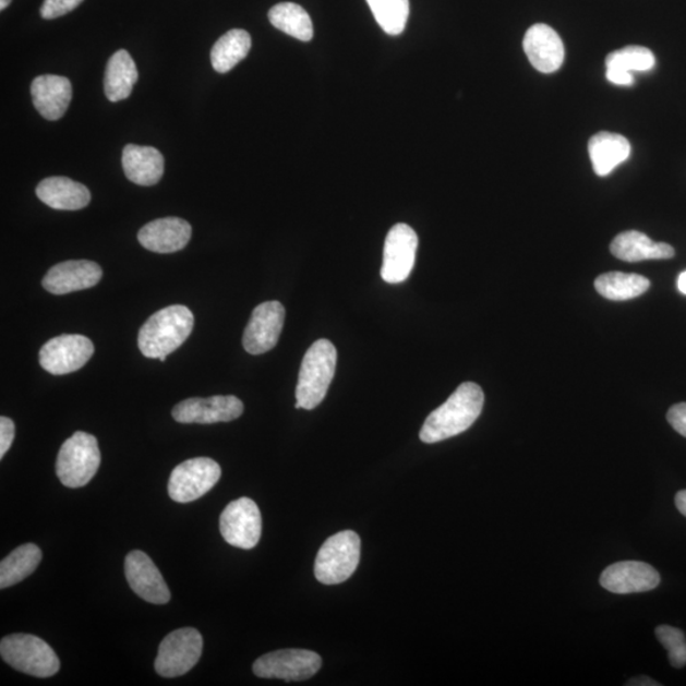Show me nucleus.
<instances>
[{
    "label": "nucleus",
    "instance_id": "obj_13",
    "mask_svg": "<svg viewBox=\"0 0 686 686\" xmlns=\"http://www.w3.org/2000/svg\"><path fill=\"white\" fill-rule=\"evenodd\" d=\"M244 406L236 396L190 398L173 408L172 416L180 423H217L234 421L243 414Z\"/></svg>",
    "mask_w": 686,
    "mask_h": 686
},
{
    "label": "nucleus",
    "instance_id": "obj_18",
    "mask_svg": "<svg viewBox=\"0 0 686 686\" xmlns=\"http://www.w3.org/2000/svg\"><path fill=\"white\" fill-rule=\"evenodd\" d=\"M523 51L537 71L551 74L564 64L565 46L552 27L538 23L523 37Z\"/></svg>",
    "mask_w": 686,
    "mask_h": 686
},
{
    "label": "nucleus",
    "instance_id": "obj_28",
    "mask_svg": "<svg viewBox=\"0 0 686 686\" xmlns=\"http://www.w3.org/2000/svg\"><path fill=\"white\" fill-rule=\"evenodd\" d=\"M41 559L43 552L36 544L28 543L19 546L0 564V589L11 588L25 580L36 571Z\"/></svg>",
    "mask_w": 686,
    "mask_h": 686
},
{
    "label": "nucleus",
    "instance_id": "obj_19",
    "mask_svg": "<svg viewBox=\"0 0 686 686\" xmlns=\"http://www.w3.org/2000/svg\"><path fill=\"white\" fill-rule=\"evenodd\" d=\"M31 96L36 110L44 119L57 121L63 118L71 105L72 83L65 76L40 75L31 84Z\"/></svg>",
    "mask_w": 686,
    "mask_h": 686
},
{
    "label": "nucleus",
    "instance_id": "obj_11",
    "mask_svg": "<svg viewBox=\"0 0 686 686\" xmlns=\"http://www.w3.org/2000/svg\"><path fill=\"white\" fill-rule=\"evenodd\" d=\"M94 353L95 346L88 337L61 335L43 346L38 360L46 372L52 375H65L86 365Z\"/></svg>",
    "mask_w": 686,
    "mask_h": 686
},
{
    "label": "nucleus",
    "instance_id": "obj_17",
    "mask_svg": "<svg viewBox=\"0 0 686 686\" xmlns=\"http://www.w3.org/2000/svg\"><path fill=\"white\" fill-rule=\"evenodd\" d=\"M660 574L649 564L639 561L618 562L604 569L600 585L614 593H636L657 589Z\"/></svg>",
    "mask_w": 686,
    "mask_h": 686
},
{
    "label": "nucleus",
    "instance_id": "obj_1",
    "mask_svg": "<svg viewBox=\"0 0 686 686\" xmlns=\"http://www.w3.org/2000/svg\"><path fill=\"white\" fill-rule=\"evenodd\" d=\"M484 395L480 385L467 382L459 385L448 400L429 414L420 431L422 443L435 444L465 433L480 418Z\"/></svg>",
    "mask_w": 686,
    "mask_h": 686
},
{
    "label": "nucleus",
    "instance_id": "obj_33",
    "mask_svg": "<svg viewBox=\"0 0 686 686\" xmlns=\"http://www.w3.org/2000/svg\"><path fill=\"white\" fill-rule=\"evenodd\" d=\"M83 0H45L41 7V15L45 20L59 19L75 10Z\"/></svg>",
    "mask_w": 686,
    "mask_h": 686
},
{
    "label": "nucleus",
    "instance_id": "obj_7",
    "mask_svg": "<svg viewBox=\"0 0 686 686\" xmlns=\"http://www.w3.org/2000/svg\"><path fill=\"white\" fill-rule=\"evenodd\" d=\"M203 636L195 628H181L161 641L156 660V672L164 677L188 674L203 653Z\"/></svg>",
    "mask_w": 686,
    "mask_h": 686
},
{
    "label": "nucleus",
    "instance_id": "obj_22",
    "mask_svg": "<svg viewBox=\"0 0 686 686\" xmlns=\"http://www.w3.org/2000/svg\"><path fill=\"white\" fill-rule=\"evenodd\" d=\"M36 195L44 204L56 210H81L91 203L89 190L68 177L45 179L38 183Z\"/></svg>",
    "mask_w": 686,
    "mask_h": 686
},
{
    "label": "nucleus",
    "instance_id": "obj_26",
    "mask_svg": "<svg viewBox=\"0 0 686 686\" xmlns=\"http://www.w3.org/2000/svg\"><path fill=\"white\" fill-rule=\"evenodd\" d=\"M252 48V38L244 29H230L213 46L212 64L215 71L225 74L241 63Z\"/></svg>",
    "mask_w": 686,
    "mask_h": 686
},
{
    "label": "nucleus",
    "instance_id": "obj_20",
    "mask_svg": "<svg viewBox=\"0 0 686 686\" xmlns=\"http://www.w3.org/2000/svg\"><path fill=\"white\" fill-rule=\"evenodd\" d=\"M192 228L186 220L164 218L148 222L137 233L144 249L156 253H174L190 242Z\"/></svg>",
    "mask_w": 686,
    "mask_h": 686
},
{
    "label": "nucleus",
    "instance_id": "obj_15",
    "mask_svg": "<svg viewBox=\"0 0 686 686\" xmlns=\"http://www.w3.org/2000/svg\"><path fill=\"white\" fill-rule=\"evenodd\" d=\"M125 576L130 588L148 603L161 605L171 600V592L165 578L148 554L142 551L129 553L125 559Z\"/></svg>",
    "mask_w": 686,
    "mask_h": 686
},
{
    "label": "nucleus",
    "instance_id": "obj_32",
    "mask_svg": "<svg viewBox=\"0 0 686 686\" xmlns=\"http://www.w3.org/2000/svg\"><path fill=\"white\" fill-rule=\"evenodd\" d=\"M657 637L669 653V661L676 669L686 665V638L681 629L660 626L657 628Z\"/></svg>",
    "mask_w": 686,
    "mask_h": 686
},
{
    "label": "nucleus",
    "instance_id": "obj_2",
    "mask_svg": "<svg viewBox=\"0 0 686 686\" xmlns=\"http://www.w3.org/2000/svg\"><path fill=\"white\" fill-rule=\"evenodd\" d=\"M194 314L184 305H171L154 313L139 333L137 345L145 358L166 361L190 337Z\"/></svg>",
    "mask_w": 686,
    "mask_h": 686
},
{
    "label": "nucleus",
    "instance_id": "obj_3",
    "mask_svg": "<svg viewBox=\"0 0 686 686\" xmlns=\"http://www.w3.org/2000/svg\"><path fill=\"white\" fill-rule=\"evenodd\" d=\"M337 364V350L328 340L315 341L304 354L297 385L296 408L314 410L325 399Z\"/></svg>",
    "mask_w": 686,
    "mask_h": 686
},
{
    "label": "nucleus",
    "instance_id": "obj_36",
    "mask_svg": "<svg viewBox=\"0 0 686 686\" xmlns=\"http://www.w3.org/2000/svg\"><path fill=\"white\" fill-rule=\"evenodd\" d=\"M606 79L616 86H631L635 83V76L630 72L621 71V69H606Z\"/></svg>",
    "mask_w": 686,
    "mask_h": 686
},
{
    "label": "nucleus",
    "instance_id": "obj_29",
    "mask_svg": "<svg viewBox=\"0 0 686 686\" xmlns=\"http://www.w3.org/2000/svg\"><path fill=\"white\" fill-rule=\"evenodd\" d=\"M268 20L274 27L300 41L306 43L313 38L314 29L310 14L296 3L276 4L268 12Z\"/></svg>",
    "mask_w": 686,
    "mask_h": 686
},
{
    "label": "nucleus",
    "instance_id": "obj_5",
    "mask_svg": "<svg viewBox=\"0 0 686 686\" xmlns=\"http://www.w3.org/2000/svg\"><path fill=\"white\" fill-rule=\"evenodd\" d=\"M0 654L8 665L23 674L50 677L59 673L60 661L51 647L33 635H11L0 642Z\"/></svg>",
    "mask_w": 686,
    "mask_h": 686
},
{
    "label": "nucleus",
    "instance_id": "obj_37",
    "mask_svg": "<svg viewBox=\"0 0 686 686\" xmlns=\"http://www.w3.org/2000/svg\"><path fill=\"white\" fill-rule=\"evenodd\" d=\"M675 505L686 518V490L676 493Z\"/></svg>",
    "mask_w": 686,
    "mask_h": 686
},
{
    "label": "nucleus",
    "instance_id": "obj_27",
    "mask_svg": "<svg viewBox=\"0 0 686 686\" xmlns=\"http://www.w3.org/2000/svg\"><path fill=\"white\" fill-rule=\"evenodd\" d=\"M651 287L647 277L637 274L606 273L595 280V289L601 297L624 302L645 294Z\"/></svg>",
    "mask_w": 686,
    "mask_h": 686
},
{
    "label": "nucleus",
    "instance_id": "obj_14",
    "mask_svg": "<svg viewBox=\"0 0 686 686\" xmlns=\"http://www.w3.org/2000/svg\"><path fill=\"white\" fill-rule=\"evenodd\" d=\"M285 322V308L280 302H266L254 308L243 335L244 350L262 354L279 342Z\"/></svg>",
    "mask_w": 686,
    "mask_h": 686
},
{
    "label": "nucleus",
    "instance_id": "obj_40",
    "mask_svg": "<svg viewBox=\"0 0 686 686\" xmlns=\"http://www.w3.org/2000/svg\"><path fill=\"white\" fill-rule=\"evenodd\" d=\"M12 0H0V10L4 11L8 5H10Z\"/></svg>",
    "mask_w": 686,
    "mask_h": 686
},
{
    "label": "nucleus",
    "instance_id": "obj_10",
    "mask_svg": "<svg viewBox=\"0 0 686 686\" xmlns=\"http://www.w3.org/2000/svg\"><path fill=\"white\" fill-rule=\"evenodd\" d=\"M220 533L226 542L236 549H254L262 534V518L257 504L249 497L230 503L220 516Z\"/></svg>",
    "mask_w": 686,
    "mask_h": 686
},
{
    "label": "nucleus",
    "instance_id": "obj_38",
    "mask_svg": "<svg viewBox=\"0 0 686 686\" xmlns=\"http://www.w3.org/2000/svg\"><path fill=\"white\" fill-rule=\"evenodd\" d=\"M627 685H646V686H659L660 684L650 679V677H646V676H639L636 677V679H631L629 681V683H627Z\"/></svg>",
    "mask_w": 686,
    "mask_h": 686
},
{
    "label": "nucleus",
    "instance_id": "obj_25",
    "mask_svg": "<svg viewBox=\"0 0 686 686\" xmlns=\"http://www.w3.org/2000/svg\"><path fill=\"white\" fill-rule=\"evenodd\" d=\"M139 80L137 68L127 50L115 52L106 68L105 94L111 103L130 97Z\"/></svg>",
    "mask_w": 686,
    "mask_h": 686
},
{
    "label": "nucleus",
    "instance_id": "obj_23",
    "mask_svg": "<svg viewBox=\"0 0 686 686\" xmlns=\"http://www.w3.org/2000/svg\"><path fill=\"white\" fill-rule=\"evenodd\" d=\"M613 256L624 262L647 260H669L675 256V250L666 243L653 242L651 238L637 230L623 231L611 244Z\"/></svg>",
    "mask_w": 686,
    "mask_h": 686
},
{
    "label": "nucleus",
    "instance_id": "obj_12",
    "mask_svg": "<svg viewBox=\"0 0 686 686\" xmlns=\"http://www.w3.org/2000/svg\"><path fill=\"white\" fill-rule=\"evenodd\" d=\"M419 237L404 222L393 227L385 238L382 279L388 284L405 282L412 273Z\"/></svg>",
    "mask_w": 686,
    "mask_h": 686
},
{
    "label": "nucleus",
    "instance_id": "obj_9",
    "mask_svg": "<svg viewBox=\"0 0 686 686\" xmlns=\"http://www.w3.org/2000/svg\"><path fill=\"white\" fill-rule=\"evenodd\" d=\"M322 659L308 650H279L264 654L253 664L254 675L262 679L304 682L320 672Z\"/></svg>",
    "mask_w": 686,
    "mask_h": 686
},
{
    "label": "nucleus",
    "instance_id": "obj_34",
    "mask_svg": "<svg viewBox=\"0 0 686 686\" xmlns=\"http://www.w3.org/2000/svg\"><path fill=\"white\" fill-rule=\"evenodd\" d=\"M14 422L11 419L0 418V458H4L14 441Z\"/></svg>",
    "mask_w": 686,
    "mask_h": 686
},
{
    "label": "nucleus",
    "instance_id": "obj_4",
    "mask_svg": "<svg viewBox=\"0 0 686 686\" xmlns=\"http://www.w3.org/2000/svg\"><path fill=\"white\" fill-rule=\"evenodd\" d=\"M101 465L97 438L79 431L61 445L57 459V476L69 489L87 485Z\"/></svg>",
    "mask_w": 686,
    "mask_h": 686
},
{
    "label": "nucleus",
    "instance_id": "obj_24",
    "mask_svg": "<svg viewBox=\"0 0 686 686\" xmlns=\"http://www.w3.org/2000/svg\"><path fill=\"white\" fill-rule=\"evenodd\" d=\"M630 144L626 137L607 133L593 135L589 142V154L593 171L600 177L611 174L616 167L630 156Z\"/></svg>",
    "mask_w": 686,
    "mask_h": 686
},
{
    "label": "nucleus",
    "instance_id": "obj_21",
    "mask_svg": "<svg viewBox=\"0 0 686 686\" xmlns=\"http://www.w3.org/2000/svg\"><path fill=\"white\" fill-rule=\"evenodd\" d=\"M123 172L139 186H154L165 173V157L153 146L129 144L122 152Z\"/></svg>",
    "mask_w": 686,
    "mask_h": 686
},
{
    "label": "nucleus",
    "instance_id": "obj_6",
    "mask_svg": "<svg viewBox=\"0 0 686 686\" xmlns=\"http://www.w3.org/2000/svg\"><path fill=\"white\" fill-rule=\"evenodd\" d=\"M361 542L352 530H345L327 539L315 558L314 575L325 585L342 583L357 571Z\"/></svg>",
    "mask_w": 686,
    "mask_h": 686
},
{
    "label": "nucleus",
    "instance_id": "obj_16",
    "mask_svg": "<svg viewBox=\"0 0 686 686\" xmlns=\"http://www.w3.org/2000/svg\"><path fill=\"white\" fill-rule=\"evenodd\" d=\"M103 275V268L96 262L67 261L49 269L44 277L43 287L53 296H65L96 287Z\"/></svg>",
    "mask_w": 686,
    "mask_h": 686
},
{
    "label": "nucleus",
    "instance_id": "obj_39",
    "mask_svg": "<svg viewBox=\"0 0 686 686\" xmlns=\"http://www.w3.org/2000/svg\"><path fill=\"white\" fill-rule=\"evenodd\" d=\"M677 288H679L681 292L686 296V272L679 276V280H677Z\"/></svg>",
    "mask_w": 686,
    "mask_h": 686
},
{
    "label": "nucleus",
    "instance_id": "obj_31",
    "mask_svg": "<svg viewBox=\"0 0 686 686\" xmlns=\"http://www.w3.org/2000/svg\"><path fill=\"white\" fill-rule=\"evenodd\" d=\"M606 69H621L626 72H649L657 64L653 52L643 46H627L609 53L605 60Z\"/></svg>",
    "mask_w": 686,
    "mask_h": 686
},
{
    "label": "nucleus",
    "instance_id": "obj_35",
    "mask_svg": "<svg viewBox=\"0 0 686 686\" xmlns=\"http://www.w3.org/2000/svg\"><path fill=\"white\" fill-rule=\"evenodd\" d=\"M667 421L676 433L686 437V404H677L670 408L667 412Z\"/></svg>",
    "mask_w": 686,
    "mask_h": 686
},
{
    "label": "nucleus",
    "instance_id": "obj_30",
    "mask_svg": "<svg viewBox=\"0 0 686 686\" xmlns=\"http://www.w3.org/2000/svg\"><path fill=\"white\" fill-rule=\"evenodd\" d=\"M380 26L392 36L402 34L410 15L408 0H366Z\"/></svg>",
    "mask_w": 686,
    "mask_h": 686
},
{
    "label": "nucleus",
    "instance_id": "obj_8",
    "mask_svg": "<svg viewBox=\"0 0 686 686\" xmlns=\"http://www.w3.org/2000/svg\"><path fill=\"white\" fill-rule=\"evenodd\" d=\"M221 468L210 458H194L177 466L169 478L168 493L176 503L188 504L202 498L217 484Z\"/></svg>",
    "mask_w": 686,
    "mask_h": 686
}]
</instances>
